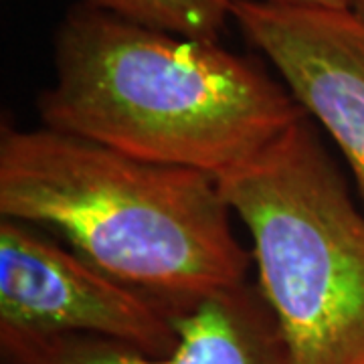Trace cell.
I'll list each match as a JSON object with an SVG mask.
<instances>
[{
  "label": "cell",
  "mask_w": 364,
  "mask_h": 364,
  "mask_svg": "<svg viewBox=\"0 0 364 364\" xmlns=\"http://www.w3.org/2000/svg\"><path fill=\"white\" fill-rule=\"evenodd\" d=\"M43 126L219 178L308 114L284 83L219 41L75 6L55 35Z\"/></svg>",
  "instance_id": "6da1fadb"
},
{
  "label": "cell",
  "mask_w": 364,
  "mask_h": 364,
  "mask_svg": "<svg viewBox=\"0 0 364 364\" xmlns=\"http://www.w3.org/2000/svg\"><path fill=\"white\" fill-rule=\"evenodd\" d=\"M0 215L57 231L100 269L178 312L245 286L253 263L215 176L47 126H2Z\"/></svg>",
  "instance_id": "7a4b0ae2"
},
{
  "label": "cell",
  "mask_w": 364,
  "mask_h": 364,
  "mask_svg": "<svg viewBox=\"0 0 364 364\" xmlns=\"http://www.w3.org/2000/svg\"><path fill=\"white\" fill-rule=\"evenodd\" d=\"M294 364H364V215L310 117L217 178Z\"/></svg>",
  "instance_id": "3957f363"
},
{
  "label": "cell",
  "mask_w": 364,
  "mask_h": 364,
  "mask_svg": "<svg viewBox=\"0 0 364 364\" xmlns=\"http://www.w3.org/2000/svg\"><path fill=\"white\" fill-rule=\"evenodd\" d=\"M178 310L128 286L39 227L0 221V328L81 334L164 356L178 344Z\"/></svg>",
  "instance_id": "277c9868"
},
{
  "label": "cell",
  "mask_w": 364,
  "mask_h": 364,
  "mask_svg": "<svg viewBox=\"0 0 364 364\" xmlns=\"http://www.w3.org/2000/svg\"><path fill=\"white\" fill-rule=\"evenodd\" d=\"M231 18L346 158L364 200V23L350 11L233 0Z\"/></svg>",
  "instance_id": "5b68a950"
},
{
  "label": "cell",
  "mask_w": 364,
  "mask_h": 364,
  "mask_svg": "<svg viewBox=\"0 0 364 364\" xmlns=\"http://www.w3.org/2000/svg\"><path fill=\"white\" fill-rule=\"evenodd\" d=\"M178 344L164 356L81 334L0 328L2 364H294L257 286L213 294L176 318Z\"/></svg>",
  "instance_id": "8992f818"
},
{
  "label": "cell",
  "mask_w": 364,
  "mask_h": 364,
  "mask_svg": "<svg viewBox=\"0 0 364 364\" xmlns=\"http://www.w3.org/2000/svg\"><path fill=\"white\" fill-rule=\"evenodd\" d=\"M81 6L193 39L219 41L233 0H79Z\"/></svg>",
  "instance_id": "52a82bcc"
},
{
  "label": "cell",
  "mask_w": 364,
  "mask_h": 364,
  "mask_svg": "<svg viewBox=\"0 0 364 364\" xmlns=\"http://www.w3.org/2000/svg\"><path fill=\"white\" fill-rule=\"evenodd\" d=\"M272 4H286V6H310V9H338L350 11V0H263Z\"/></svg>",
  "instance_id": "ba28073f"
},
{
  "label": "cell",
  "mask_w": 364,
  "mask_h": 364,
  "mask_svg": "<svg viewBox=\"0 0 364 364\" xmlns=\"http://www.w3.org/2000/svg\"><path fill=\"white\" fill-rule=\"evenodd\" d=\"M350 13L364 23V0H350Z\"/></svg>",
  "instance_id": "9c48e42d"
}]
</instances>
